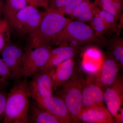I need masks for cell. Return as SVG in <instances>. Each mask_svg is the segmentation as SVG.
Returning a JSON list of instances; mask_svg holds the SVG:
<instances>
[{
    "mask_svg": "<svg viewBox=\"0 0 123 123\" xmlns=\"http://www.w3.org/2000/svg\"><path fill=\"white\" fill-rule=\"evenodd\" d=\"M71 20L64 17L57 10H47L39 27L27 37L28 49L49 46L66 24Z\"/></svg>",
    "mask_w": 123,
    "mask_h": 123,
    "instance_id": "6da1fadb",
    "label": "cell"
},
{
    "mask_svg": "<svg viewBox=\"0 0 123 123\" xmlns=\"http://www.w3.org/2000/svg\"><path fill=\"white\" fill-rule=\"evenodd\" d=\"M26 80L18 83L7 95L3 123H28L30 102Z\"/></svg>",
    "mask_w": 123,
    "mask_h": 123,
    "instance_id": "7a4b0ae2",
    "label": "cell"
},
{
    "mask_svg": "<svg viewBox=\"0 0 123 123\" xmlns=\"http://www.w3.org/2000/svg\"><path fill=\"white\" fill-rule=\"evenodd\" d=\"M46 14L28 5L8 21L11 33L15 37H27L39 27Z\"/></svg>",
    "mask_w": 123,
    "mask_h": 123,
    "instance_id": "3957f363",
    "label": "cell"
},
{
    "mask_svg": "<svg viewBox=\"0 0 123 123\" xmlns=\"http://www.w3.org/2000/svg\"><path fill=\"white\" fill-rule=\"evenodd\" d=\"M97 37L92 28L84 22L71 20L52 41L56 45L75 40L81 45L94 43Z\"/></svg>",
    "mask_w": 123,
    "mask_h": 123,
    "instance_id": "277c9868",
    "label": "cell"
},
{
    "mask_svg": "<svg viewBox=\"0 0 123 123\" xmlns=\"http://www.w3.org/2000/svg\"><path fill=\"white\" fill-rule=\"evenodd\" d=\"M83 82L77 79L66 82L59 92V95L64 101L72 122H78L82 110Z\"/></svg>",
    "mask_w": 123,
    "mask_h": 123,
    "instance_id": "5b68a950",
    "label": "cell"
},
{
    "mask_svg": "<svg viewBox=\"0 0 123 123\" xmlns=\"http://www.w3.org/2000/svg\"><path fill=\"white\" fill-rule=\"evenodd\" d=\"M51 49L50 46L28 49L22 57L24 79L33 77L43 69L48 61Z\"/></svg>",
    "mask_w": 123,
    "mask_h": 123,
    "instance_id": "8992f818",
    "label": "cell"
},
{
    "mask_svg": "<svg viewBox=\"0 0 123 123\" xmlns=\"http://www.w3.org/2000/svg\"><path fill=\"white\" fill-rule=\"evenodd\" d=\"M55 68L45 71H40L33 76L27 83L29 97L35 101L53 95L52 77Z\"/></svg>",
    "mask_w": 123,
    "mask_h": 123,
    "instance_id": "52a82bcc",
    "label": "cell"
},
{
    "mask_svg": "<svg viewBox=\"0 0 123 123\" xmlns=\"http://www.w3.org/2000/svg\"><path fill=\"white\" fill-rule=\"evenodd\" d=\"M23 54V51L20 47L11 43L6 46L1 53L2 60L10 71L11 79L17 83L24 77Z\"/></svg>",
    "mask_w": 123,
    "mask_h": 123,
    "instance_id": "ba28073f",
    "label": "cell"
},
{
    "mask_svg": "<svg viewBox=\"0 0 123 123\" xmlns=\"http://www.w3.org/2000/svg\"><path fill=\"white\" fill-rule=\"evenodd\" d=\"M104 100L107 110L116 119L120 120L118 114L123 103V85L120 80H116L112 85L103 92Z\"/></svg>",
    "mask_w": 123,
    "mask_h": 123,
    "instance_id": "9c48e42d",
    "label": "cell"
},
{
    "mask_svg": "<svg viewBox=\"0 0 123 123\" xmlns=\"http://www.w3.org/2000/svg\"><path fill=\"white\" fill-rule=\"evenodd\" d=\"M36 101L58 119L60 123H69L72 122L67 106L61 97H53L52 95Z\"/></svg>",
    "mask_w": 123,
    "mask_h": 123,
    "instance_id": "30bf717a",
    "label": "cell"
},
{
    "mask_svg": "<svg viewBox=\"0 0 123 123\" xmlns=\"http://www.w3.org/2000/svg\"><path fill=\"white\" fill-rule=\"evenodd\" d=\"M79 120L87 123H114V118L104 105H97L82 110Z\"/></svg>",
    "mask_w": 123,
    "mask_h": 123,
    "instance_id": "8fae6325",
    "label": "cell"
},
{
    "mask_svg": "<svg viewBox=\"0 0 123 123\" xmlns=\"http://www.w3.org/2000/svg\"><path fill=\"white\" fill-rule=\"evenodd\" d=\"M118 71V65L114 59L108 58L105 60L97 73L98 77L96 84L100 87H110L116 80Z\"/></svg>",
    "mask_w": 123,
    "mask_h": 123,
    "instance_id": "7c38bea8",
    "label": "cell"
},
{
    "mask_svg": "<svg viewBox=\"0 0 123 123\" xmlns=\"http://www.w3.org/2000/svg\"><path fill=\"white\" fill-rule=\"evenodd\" d=\"M103 92L96 84H84L82 91V110L97 105H104Z\"/></svg>",
    "mask_w": 123,
    "mask_h": 123,
    "instance_id": "4fadbf2b",
    "label": "cell"
},
{
    "mask_svg": "<svg viewBox=\"0 0 123 123\" xmlns=\"http://www.w3.org/2000/svg\"><path fill=\"white\" fill-rule=\"evenodd\" d=\"M73 57L66 60L56 66L52 77L53 89L63 85L70 79L74 68Z\"/></svg>",
    "mask_w": 123,
    "mask_h": 123,
    "instance_id": "5bb4252c",
    "label": "cell"
},
{
    "mask_svg": "<svg viewBox=\"0 0 123 123\" xmlns=\"http://www.w3.org/2000/svg\"><path fill=\"white\" fill-rule=\"evenodd\" d=\"M27 121L30 123H60L55 117L37 102L30 103Z\"/></svg>",
    "mask_w": 123,
    "mask_h": 123,
    "instance_id": "9a60e30c",
    "label": "cell"
},
{
    "mask_svg": "<svg viewBox=\"0 0 123 123\" xmlns=\"http://www.w3.org/2000/svg\"><path fill=\"white\" fill-rule=\"evenodd\" d=\"M64 45V51L59 55L49 57L48 61L41 71H45L56 67L66 60L73 58L78 52V48L70 46L66 42L62 43Z\"/></svg>",
    "mask_w": 123,
    "mask_h": 123,
    "instance_id": "2e32d148",
    "label": "cell"
},
{
    "mask_svg": "<svg viewBox=\"0 0 123 123\" xmlns=\"http://www.w3.org/2000/svg\"><path fill=\"white\" fill-rule=\"evenodd\" d=\"M4 2L3 18L9 21L19 11L26 7V0H4Z\"/></svg>",
    "mask_w": 123,
    "mask_h": 123,
    "instance_id": "e0dca14e",
    "label": "cell"
},
{
    "mask_svg": "<svg viewBox=\"0 0 123 123\" xmlns=\"http://www.w3.org/2000/svg\"><path fill=\"white\" fill-rule=\"evenodd\" d=\"M11 35L8 21L4 18H0V54L10 44Z\"/></svg>",
    "mask_w": 123,
    "mask_h": 123,
    "instance_id": "ac0fdd59",
    "label": "cell"
},
{
    "mask_svg": "<svg viewBox=\"0 0 123 123\" xmlns=\"http://www.w3.org/2000/svg\"><path fill=\"white\" fill-rule=\"evenodd\" d=\"M92 29L97 37H100L108 31H111L103 20L98 15L95 14L90 21Z\"/></svg>",
    "mask_w": 123,
    "mask_h": 123,
    "instance_id": "d6986e66",
    "label": "cell"
},
{
    "mask_svg": "<svg viewBox=\"0 0 123 123\" xmlns=\"http://www.w3.org/2000/svg\"><path fill=\"white\" fill-rule=\"evenodd\" d=\"M97 7L95 10L94 15H98L109 27L110 30L114 31L116 28L117 21L114 17L102 9L98 8Z\"/></svg>",
    "mask_w": 123,
    "mask_h": 123,
    "instance_id": "ffe728a7",
    "label": "cell"
},
{
    "mask_svg": "<svg viewBox=\"0 0 123 123\" xmlns=\"http://www.w3.org/2000/svg\"><path fill=\"white\" fill-rule=\"evenodd\" d=\"M112 0H95L94 2L101 9L105 10L114 17L116 20H118L120 15L112 5Z\"/></svg>",
    "mask_w": 123,
    "mask_h": 123,
    "instance_id": "44dd1931",
    "label": "cell"
},
{
    "mask_svg": "<svg viewBox=\"0 0 123 123\" xmlns=\"http://www.w3.org/2000/svg\"><path fill=\"white\" fill-rule=\"evenodd\" d=\"M11 78V74L6 65L0 58V84L7 85L9 84L8 80Z\"/></svg>",
    "mask_w": 123,
    "mask_h": 123,
    "instance_id": "7402d4cb",
    "label": "cell"
},
{
    "mask_svg": "<svg viewBox=\"0 0 123 123\" xmlns=\"http://www.w3.org/2000/svg\"><path fill=\"white\" fill-rule=\"evenodd\" d=\"M84 0H71L66 6L59 11H57L62 15L70 14L72 11Z\"/></svg>",
    "mask_w": 123,
    "mask_h": 123,
    "instance_id": "603a6c76",
    "label": "cell"
},
{
    "mask_svg": "<svg viewBox=\"0 0 123 123\" xmlns=\"http://www.w3.org/2000/svg\"><path fill=\"white\" fill-rule=\"evenodd\" d=\"M70 0H49L47 10L52 9L59 11L68 4Z\"/></svg>",
    "mask_w": 123,
    "mask_h": 123,
    "instance_id": "cb8c5ba5",
    "label": "cell"
},
{
    "mask_svg": "<svg viewBox=\"0 0 123 123\" xmlns=\"http://www.w3.org/2000/svg\"><path fill=\"white\" fill-rule=\"evenodd\" d=\"M7 95L4 92L0 91V122L4 117Z\"/></svg>",
    "mask_w": 123,
    "mask_h": 123,
    "instance_id": "d4e9b609",
    "label": "cell"
},
{
    "mask_svg": "<svg viewBox=\"0 0 123 123\" xmlns=\"http://www.w3.org/2000/svg\"><path fill=\"white\" fill-rule=\"evenodd\" d=\"M29 5L34 7H43L46 10L47 9L48 3L49 0H26Z\"/></svg>",
    "mask_w": 123,
    "mask_h": 123,
    "instance_id": "484cf974",
    "label": "cell"
},
{
    "mask_svg": "<svg viewBox=\"0 0 123 123\" xmlns=\"http://www.w3.org/2000/svg\"><path fill=\"white\" fill-rule=\"evenodd\" d=\"M112 4L119 14L121 15L123 9L122 0H112Z\"/></svg>",
    "mask_w": 123,
    "mask_h": 123,
    "instance_id": "4316f807",
    "label": "cell"
},
{
    "mask_svg": "<svg viewBox=\"0 0 123 123\" xmlns=\"http://www.w3.org/2000/svg\"><path fill=\"white\" fill-rule=\"evenodd\" d=\"M86 55L89 57L97 60L100 57V54L98 52L92 49H89L86 51Z\"/></svg>",
    "mask_w": 123,
    "mask_h": 123,
    "instance_id": "83f0119b",
    "label": "cell"
},
{
    "mask_svg": "<svg viewBox=\"0 0 123 123\" xmlns=\"http://www.w3.org/2000/svg\"><path fill=\"white\" fill-rule=\"evenodd\" d=\"M4 9V0H0V18H3Z\"/></svg>",
    "mask_w": 123,
    "mask_h": 123,
    "instance_id": "f1b7e54d",
    "label": "cell"
},
{
    "mask_svg": "<svg viewBox=\"0 0 123 123\" xmlns=\"http://www.w3.org/2000/svg\"><path fill=\"white\" fill-rule=\"evenodd\" d=\"M123 109L121 108L120 110V119L121 123H123Z\"/></svg>",
    "mask_w": 123,
    "mask_h": 123,
    "instance_id": "f546056e",
    "label": "cell"
}]
</instances>
